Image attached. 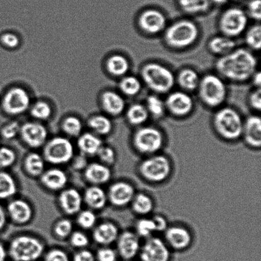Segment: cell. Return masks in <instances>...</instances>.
Segmentation results:
<instances>
[{"mask_svg": "<svg viewBox=\"0 0 261 261\" xmlns=\"http://www.w3.org/2000/svg\"><path fill=\"white\" fill-rule=\"evenodd\" d=\"M201 79L198 73L193 69L185 68L178 73L176 81L181 89L186 91L198 89Z\"/></svg>", "mask_w": 261, "mask_h": 261, "instance_id": "cell-32", "label": "cell"}, {"mask_svg": "<svg viewBox=\"0 0 261 261\" xmlns=\"http://www.w3.org/2000/svg\"><path fill=\"white\" fill-rule=\"evenodd\" d=\"M102 107L107 114L118 116L124 112L126 103L123 98L116 92L107 91L101 97Z\"/></svg>", "mask_w": 261, "mask_h": 261, "instance_id": "cell-25", "label": "cell"}, {"mask_svg": "<svg viewBox=\"0 0 261 261\" xmlns=\"http://www.w3.org/2000/svg\"><path fill=\"white\" fill-rule=\"evenodd\" d=\"M43 251L44 245L40 240L20 235L10 242L9 254L14 261H35L42 256Z\"/></svg>", "mask_w": 261, "mask_h": 261, "instance_id": "cell-8", "label": "cell"}, {"mask_svg": "<svg viewBox=\"0 0 261 261\" xmlns=\"http://www.w3.org/2000/svg\"><path fill=\"white\" fill-rule=\"evenodd\" d=\"M7 222V214L4 207L0 205V231L4 228Z\"/></svg>", "mask_w": 261, "mask_h": 261, "instance_id": "cell-56", "label": "cell"}, {"mask_svg": "<svg viewBox=\"0 0 261 261\" xmlns=\"http://www.w3.org/2000/svg\"><path fill=\"white\" fill-rule=\"evenodd\" d=\"M141 261H170V249L165 240L152 237L146 239L139 252Z\"/></svg>", "mask_w": 261, "mask_h": 261, "instance_id": "cell-12", "label": "cell"}, {"mask_svg": "<svg viewBox=\"0 0 261 261\" xmlns=\"http://www.w3.org/2000/svg\"><path fill=\"white\" fill-rule=\"evenodd\" d=\"M16 160V153L11 148L0 147V170L10 167Z\"/></svg>", "mask_w": 261, "mask_h": 261, "instance_id": "cell-44", "label": "cell"}, {"mask_svg": "<svg viewBox=\"0 0 261 261\" xmlns=\"http://www.w3.org/2000/svg\"><path fill=\"white\" fill-rule=\"evenodd\" d=\"M107 70L111 75L124 76L129 70V61L124 56L114 55L109 57L106 63Z\"/></svg>", "mask_w": 261, "mask_h": 261, "instance_id": "cell-30", "label": "cell"}, {"mask_svg": "<svg viewBox=\"0 0 261 261\" xmlns=\"http://www.w3.org/2000/svg\"><path fill=\"white\" fill-rule=\"evenodd\" d=\"M0 40L3 45L9 48H16L20 44L19 37L11 33H7L2 35Z\"/></svg>", "mask_w": 261, "mask_h": 261, "instance_id": "cell-52", "label": "cell"}, {"mask_svg": "<svg viewBox=\"0 0 261 261\" xmlns=\"http://www.w3.org/2000/svg\"><path fill=\"white\" fill-rule=\"evenodd\" d=\"M245 42L253 50H259L261 46V27L259 24L254 25L247 31Z\"/></svg>", "mask_w": 261, "mask_h": 261, "instance_id": "cell-42", "label": "cell"}, {"mask_svg": "<svg viewBox=\"0 0 261 261\" xmlns=\"http://www.w3.org/2000/svg\"><path fill=\"white\" fill-rule=\"evenodd\" d=\"M58 201L61 210L66 214L73 216L81 211L83 198L78 190L69 188L61 192Z\"/></svg>", "mask_w": 261, "mask_h": 261, "instance_id": "cell-20", "label": "cell"}, {"mask_svg": "<svg viewBox=\"0 0 261 261\" xmlns=\"http://www.w3.org/2000/svg\"><path fill=\"white\" fill-rule=\"evenodd\" d=\"M253 84L257 88H260L261 86V75L259 71H255L252 76Z\"/></svg>", "mask_w": 261, "mask_h": 261, "instance_id": "cell-57", "label": "cell"}, {"mask_svg": "<svg viewBox=\"0 0 261 261\" xmlns=\"http://www.w3.org/2000/svg\"><path fill=\"white\" fill-rule=\"evenodd\" d=\"M179 7L189 14H198L208 11L211 0H177Z\"/></svg>", "mask_w": 261, "mask_h": 261, "instance_id": "cell-36", "label": "cell"}, {"mask_svg": "<svg viewBox=\"0 0 261 261\" xmlns=\"http://www.w3.org/2000/svg\"><path fill=\"white\" fill-rule=\"evenodd\" d=\"M88 126L96 135H107L113 129L111 119L103 115H96L89 119Z\"/></svg>", "mask_w": 261, "mask_h": 261, "instance_id": "cell-35", "label": "cell"}, {"mask_svg": "<svg viewBox=\"0 0 261 261\" xmlns=\"http://www.w3.org/2000/svg\"><path fill=\"white\" fill-rule=\"evenodd\" d=\"M228 0H211V2L214 3L217 5H224L227 2Z\"/></svg>", "mask_w": 261, "mask_h": 261, "instance_id": "cell-59", "label": "cell"}, {"mask_svg": "<svg viewBox=\"0 0 261 261\" xmlns=\"http://www.w3.org/2000/svg\"><path fill=\"white\" fill-rule=\"evenodd\" d=\"M242 137L247 146L253 149L261 147V120L260 117L252 116L244 122Z\"/></svg>", "mask_w": 261, "mask_h": 261, "instance_id": "cell-19", "label": "cell"}, {"mask_svg": "<svg viewBox=\"0 0 261 261\" xmlns=\"http://www.w3.org/2000/svg\"><path fill=\"white\" fill-rule=\"evenodd\" d=\"M96 155L101 163L105 165L111 166L116 162V153L114 148L108 146L102 145Z\"/></svg>", "mask_w": 261, "mask_h": 261, "instance_id": "cell-46", "label": "cell"}, {"mask_svg": "<svg viewBox=\"0 0 261 261\" xmlns=\"http://www.w3.org/2000/svg\"><path fill=\"white\" fill-rule=\"evenodd\" d=\"M73 155L72 143L65 137L53 138L43 145V158L53 165H65L72 160Z\"/></svg>", "mask_w": 261, "mask_h": 261, "instance_id": "cell-9", "label": "cell"}, {"mask_svg": "<svg viewBox=\"0 0 261 261\" xmlns=\"http://www.w3.org/2000/svg\"><path fill=\"white\" fill-rule=\"evenodd\" d=\"M118 255L116 250L106 246L98 250L96 259L98 261H117Z\"/></svg>", "mask_w": 261, "mask_h": 261, "instance_id": "cell-48", "label": "cell"}, {"mask_svg": "<svg viewBox=\"0 0 261 261\" xmlns=\"http://www.w3.org/2000/svg\"><path fill=\"white\" fill-rule=\"evenodd\" d=\"M119 235L118 227L111 222H106L99 224L93 232L94 242L105 247L109 246L116 242Z\"/></svg>", "mask_w": 261, "mask_h": 261, "instance_id": "cell-23", "label": "cell"}, {"mask_svg": "<svg viewBox=\"0 0 261 261\" xmlns=\"http://www.w3.org/2000/svg\"><path fill=\"white\" fill-rule=\"evenodd\" d=\"M213 126L222 139L234 142L242 137L244 122L239 112L230 107H225L214 115Z\"/></svg>", "mask_w": 261, "mask_h": 261, "instance_id": "cell-4", "label": "cell"}, {"mask_svg": "<svg viewBox=\"0 0 261 261\" xmlns=\"http://www.w3.org/2000/svg\"><path fill=\"white\" fill-rule=\"evenodd\" d=\"M136 193L135 187L126 181L112 184L107 192V199L112 205L122 208L132 203Z\"/></svg>", "mask_w": 261, "mask_h": 261, "instance_id": "cell-15", "label": "cell"}, {"mask_svg": "<svg viewBox=\"0 0 261 261\" xmlns=\"http://www.w3.org/2000/svg\"><path fill=\"white\" fill-rule=\"evenodd\" d=\"M165 138L161 130L153 126H142L135 130L132 145L139 154L145 157L160 153L165 145Z\"/></svg>", "mask_w": 261, "mask_h": 261, "instance_id": "cell-6", "label": "cell"}, {"mask_svg": "<svg viewBox=\"0 0 261 261\" xmlns=\"http://www.w3.org/2000/svg\"><path fill=\"white\" fill-rule=\"evenodd\" d=\"M83 199L89 208L98 211L103 208L108 201L106 192L97 186H92L87 189Z\"/></svg>", "mask_w": 261, "mask_h": 261, "instance_id": "cell-26", "label": "cell"}, {"mask_svg": "<svg viewBox=\"0 0 261 261\" xmlns=\"http://www.w3.org/2000/svg\"><path fill=\"white\" fill-rule=\"evenodd\" d=\"M249 102L250 107L255 111H260L261 109V90L257 88L249 96Z\"/></svg>", "mask_w": 261, "mask_h": 261, "instance_id": "cell-53", "label": "cell"}, {"mask_svg": "<svg viewBox=\"0 0 261 261\" xmlns=\"http://www.w3.org/2000/svg\"><path fill=\"white\" fill-rule=\"evenodd\" d=\"M40 177L42 185L53 191L63 189L68 182L67 175L60 168H50L44 171Z\"/></svg>", "mask_w": 261, "mask_h": 261, "instance_id": "cell-24", "label": "cell"}, {"mask_svg": "<svg viewBox=\"0 0 261 261\" xmlns=\"http://www.w3.org/2000/svg\"><path fill=\"white\" fill-rule=\"evenodd\" d=\"M165 103L166 109L176 117L188 116L194 108V101L191 96L183 91H175L170 93Z\"/></svg>", "mask_w": 261, "mask_h": 261, "instance_id": "cell-16", "label": "cell"}, {"mask_svg": "<svg viewBox=\"0 0 261 261\" xmlns=\"http://www.w3.org/2000/svg\"><path fill=\"white\" fill-rule=\"evenodd\" d=\"M116 242L117 254L122 259L132 260L139 254L140 239L134 231L122 232L119 234Z\"/></svg>", "mask_w": 261, "mask_h": 261, "instance_id": "cell-18", "label": "cell"}, {"mask_svg": "<svg viewBox=\"0 0 261 261\" xmlns=\"http://www.w3.org/2000/svg\"><path fill=\"white\" fill-rule=\"evenodd\" d=\"M248 15L253 19L260 21L261 19V1L252 0L248 5Z\"/></svg>", "mask_w": 261, "mask_h": 261, "instance_id": "cell-51", "label": "cell"}, {"mask_svg": "<svg viewBox=\"0 0 261 261\" xmlns=\"http://www.w3.org/2000/svg\"><path fill=\"white\" fill-rule=\"evenodd\" d=\"M145 107L149 115L155 118H161L165 114L166 110L165 102L153 94L147 97Z\"/></svg>", "mask_w": 261, "mask_h": 261, "instance_id": "cell-39", "label": "cell"}, {"mask_svg": "<svg viewBox=\"0 0 261 261\" xmlns=\"http://www.w3.org/2000/svg\"><path fill=\"white\" fill-rule=\"evenodd\" d=\"M102 145L101 140L94 133H85L79 137L78 148L83 154L95 155Z\"/></svg>", "mask_w": 261, "mask_h": 261, "instance_id": "cell-27", "label": "cell"}, {"mask_svg": "<svg viewBox=\"0 0 261 261\" xmlns=\"http://www.w3.org/2000/svg\"><path fill=\"white\" fill-rule=\"evenodd\" d=\"M257 61L252 53L245 48H238L217 61L216 68L220 75L235 83H243L251 79L256 71Z\"/></svg>", "mask_w": 261, "mask_h": 261, "instance_id": "cell-1", "label": "cell"}, {"mask_svg": "<svg viewBox=\"0 0 261 261\" xmlns=\"http://www.w3.org/2000/svg\"><path fill=\"white\" fill-rule=\"evenodd\" d=\"M236 43L226 36H217L212 38L208 43V49L214 55L224 56L235 49Z\"/></svg>", "mask_w": 261, "mask_h": 261, "instance_id": "cell-29", "label": "cell"}, {"mask_svg": "<svg viewBox=\"0 0 261 261\" xmlns=\"http://www.w3.org/2000/svg\"><path fill=\"white\" fill-rule=\"evenodd\" d=\"M31 99L24 89L15 87L9 89L3 98L2 109L10 116L22 114L30 108Z\"/></svg>", "mask_w": 261, "mask_h": 261, "instance_id": "cell-11", "label": "cell"}, {"mask_svg": "<svg viewBox=\"0 0 261 261\" xmlns=\"http://www.w3.org/2000/svg\"><path fill=\"white\" fill-rule=\"evenodd\" d=\"M149 113L145 106L135 103L129 107L126 112V119L133 126H141L147 122Z\"/></svg>", "mask_w": 261, "mask_h": 261, "instance_id": "cell-33", "label": "cell"}, {"mask_svg": "<svg viewBox=\"0 0 261 261\" xmlns=\"http://www.w3.org/2000/svg\"><path fill=\"white\" fill-rule=\"evenodd\" d=\"M119 88L125 95L133 97L140 93L142 89V83L135 76H126L120 82Z\"/></svg>", "mask_w": 261, "mask_h": 261, "instance_id": "cell-38", "label": "cell"}, {"mask_svg": "<svg viewBox=\"0 0 261 261\" xmlns=\"http://www.w3.org/2000/svg\"><path fill=\"white\" fill-rule=\"evenodd\" d=\"M127 261H132V260H127Z\"/></svg>", "mask_w": 261, "mask_h": 261, "instance_id": "cell-60", "label": "cell"}, {"mask_svg": "<svg viewBox=\"0 0 261 261\" xmlns=\"http://www.w3.org/2000/svg\"><path fill=\"white\" fill-rule=\"evenodd\" d=\"M24 168L28 175L33 177L40 176L44 171V159L38 153H29L24 159Z\"/></svg>", "mask_w": 261, "mask_h": 261, "instance_id": "cell-31", "label": "cell"}, {"mask_svg": "<svg viewBox=\"0 0 261 261\" xmlns=\"http://www.w3.org/2000/svg\"><path fill=\"white\" fill-rule=\"evenodd\" d=\"M248 24V16L244 10L239 8H230L222 13L219 21L220 31L223 35L232 38L239 37Z\"/></svg>", "mask_w": 261, "mask_h": 261, "instance_id": "cell-10", "label": "cell"}, {"mask_svg": "<svg viewBox=\"0 0 261 261\" xmlns=\"http://www.w3.org/2000/svg\"><path fill=\"white\" fill-rule=\"evenodd\" d=\"M7 251L4 245L0 242V261H5L7 258Z\"/></svg>", "mask_w": 261, "mask_h": 261, "instance_id": "cell-58", "label": "cell"}, {"mask_svg": "<svg viewBox=\"0 0 261 261\" xmlns=\"http://www.w3.org/2000/svg\"><path fill=\"white\" fill-rule=\"evenodd\" d=\"M84 176L92 185L98 186L111 180L112 171L108 166L103 164L92 163L87 166L84 171Z\"/></svg>", "mask_w": 261, "mask_h": 261, "instance_id": "cell-22", "label": "cell"}, {"mask_svg": "<svg viewBox=\"0 0 261 261\" xmlns=\"http://www.w3.org/2000/svg\"><path fill=\"white\" fill-rule=\"evenodd\" d=\"M19 134L23 142L33 148H38L47 142L48 132L43 124L27 122L20 126Z\"/></svg>", "mask_w": 261, "mask_h": 261, "instance_id": "cell-17", "label": "cell"}, {"mask_svg": "<svg viewBox=\"0 0 261 261\" xmlns=\"http://www.w3.org/2000/svg\"><path fill=\"white\" fill-rule=\"evenodd\" d=\"M143 83L150 90L158 94H165L173 89L175 77L172 71L158 63H148L140 70Z\"/></svg>", "mask_w": 261, "mask_h": 261, "instance_id": "cell-3", "label": "cell"}, {"mask_svg": "<svg viewBox=\"0 0 261 261\" xmlns=\"http://www.w3.org/2000/svg\"><path fill=\"white\" fill-rule=\"evenodd\" d=\"M76 222L82 228L89 229L93 228L96 223L97 217L96 214L90 210L80 211L78 213Z\"/></svg>", "mask_w": 261, "mask_h": 261, "instance_id": "cell-43", "label": "cell"}, {"mask_svg": "<svg viewBox=\"0 0 261 261\" xmlns=\"http://www.w3.org/2000/svg\"><path fill=\"white\" fill-rule=\"evenodd\" d=\"M130 204L133 212L140 217L152 213L155 206L152 197L144 193H136Z\"/></svg>", "mask_w": 261, "mask_h": 261, "instance_id": "cell-28", "label": "cell"}, {"mask_svg": "<svg viewBox=\"0 0 261 261\" xmlns=\"http://www.w3.org/2000/svg\"><path fill=\"white\" fill-rule=\"evenodd\" d=\"M17 191V184L12 176L0 170V200L11 198Z\"/></svg>", "mask_w": 261, "mask_h": 261, "instance_id": "cell-34", "label": "cell"}, {"mask_svg": "<svg viewBox=\"0 0 261 261\" xmlns=\"http://www.w3.org/2000/svg\"><path fill=\"white\" fill-rule=\"evenodd\" d=\"M173 167L170 159L160 153L147 156L138 165L139 175L152 184L165 182L170 177Z\"/></svg>", "mask_w": 261, "mask_h": 261, "instance_id": "cell-2", "label": "cell"}, {"mask_svg": "<svg viewBox=\"0 0 261 261\" xmlns=\"http://www.w3.org/2000/svg\"><path fill=\"white\" fill-rule=\"evenodd\" d=\"M164 234L165 242L169 248L176 251L188 249L193 243V234L189 229L181 225L169 226Z\"/></svg>", "mask_w": 261, "mask_h": 261, "instance_id": "cell-13", "label": "cell"}, {"mask_svg": "<svg viewBox=\"0 0 261 261\" xmlns=\"http://www.w3.org/2000/svg\"><path fill=\"white\" fill-rule=\"evenodd\" d=\"M83 128L81 120L75 116L66 117L62 123L63 132L71 137H79L81 135Z\"/></svg>", "mask_w": 261, "mask_h": 261, "instance_id": "cell-40", "label": "cell"}, {"mask_svg": "<svg viewBox=\"0 0 261 261\" xmlns=\"http://www.w3.org/2000/svg\"><path fill=\"white\" fill-rule=\"evenodd\" d=\"M152 217L153 221L155 222L157 232H165L169 226L167 219L163 216L162 215L160 214H156Z\"/></svg>", "mask_w": 261, "mask_h": 261, "instance_id": "cell-54", "label": "cell"}, {"mask_svg": "<svg viewBox=\"0 0 261 261\" xmlns=\"http://www.w3.org/2000/svg\"><path fill=\"white\" fill-rule=\"evenodd\" d=\"M140 29L146 34L154 35L165 29V15L157 9H147L141 13L138 19Z\"/></svg>", "mask_w": 261, "mask_h": 261, "instance_id": "cell-14", "label": "cell"}, {"mask_svg": "<svg viewBox=\"0 0 261 261\" xmlns=\"http://www.w3.org/2000/svg\"><path fill=\"white\" fill-rule=\"evenodd\" d=\"M56 236L61 239L70 237L73 231V224L67 219H61L56 222L54 228Z\"/></svg>", "mask_w": 261, "mask_h": 261, "instance_id": "cell-45", "label": "cell"}, {"mask_svg": "<svg viewBox=\"0 0 261 261\" xmlns=\"http://www.w3.org/2000/svg\"><path fill=\"white\" fill-rule=\"evenodd\" d=\"M198 90L201 101L211 108L221 106L226 100V86L221 78L213 74H208L201 79Z\"/></svg>", "mask_w": 261, "mask_h": 261, "instance_id": "cell-7", "label": "cell"}, {"mask_svg": "<svg viewBox=\"0 0 261 261\" xmlns=\"http://www.w3.org/2000/svg\"><path fill=\"white\" fill-rule=\"evenodd\" d=\"M44 261H70L68 255L63 250L52 249L45 255Z\"/></svg>", "mask_w": 261, "mask_h": 261, "instance_id": "cell-50", "label": "cell"}, {"mask_svg": "<svg viewBox=\"0 0 261 261\" xmlns=\"http://www.w3.org/2000/svg\"><path fill=\"white\" fill-rule=\"evenodd\" d=\"M135 232L140 239H147L157 232L152 217H142L136 222Z\"/></svg>", "mask_w": 261, "mask_h": 261, "instance_id": "cell-37", "label": "cell"}, {"mask_svg": "<svg viewBox=\"0 0 261 261\" xmlns=\"http://www.w3.org/2000/svg\"><path fill=\"white\" fill-rule=\"evenodd\" d=\"M53 114V110L47 102L38 101L31 107V115L35 119L45 121L49 119Z\"/></svg>", "mask_w": 261, "mask_h": 261, "instance_id": "cell-41", "label": "cell"}, {"mask_svg": "<svg viewBox=\"0 0 261 261\" xmlns=\"http://www.w3.org/2000/svg\"><path fill=\"white\" fill-rule=\"evenodd\" d=\"M199 34L195 23L191 20L181 19L173 23L165 30L164 40L168 47L181 49L193 45Z\"/></svg>", "mask_w": 261, "mask_h": 261, "instance_id": "cell-5", "label": "cell"}, {"mask_svg": "<svg viewBox=\"0 0 261 261\" xmlns=\"http://www.w3.org/2000/svg\"><path fill=\"white\" fill-rule=\"evenodd\" d=\"M20 126L16 121L10 122L5 124L0 130V135L5 140H11L19 134Z\"/></svg>", "mask_w": 261, "mask_h": 261, "instance_id": "cell-47", "label": "cell"}, {"mask_svg": "<svg viewBox=\"0 0 261 261\" xmlns=\"http://www.w3.org/2000/svg\"><path fill=\"white\" fill-rule=\"evenodd\" d=\"M73 261H96V257L90 250H81L74 255Z\"/></svg>", "mask_w": 261, "mask_h": 261, "instance_id": "cell-55", "label": "cell"}, {"mask_svg": "<svg viewBox=\"0 0 261 261\" xmlns=\"http://www.w3.org/2000/svg\"><path fill=\"white\" fill-rule=\"evenodd\" d=\"M7 213L14 223L24 225L28 223L33 217V210L28 202L22 199H15L7 206Z\"/></svg>", "mask_w": 261, "mask_h": 261, "instance_id": "cell-21", "label": "cell"}, {"mask_svg": "<svg viewBox=\"0 0 261 261\" xmlns=\"http://www.w3.org/2000/svg\"><path fill=\"white\" fill-rule=\"evenodd\" d=\"M70 242L71 246L79 248V249H83L88 246L89 244L88 237L81 231L72 232L70 235Z\"/></svg>", "mask_w": 261, "mask_h": 261, "instance_id": "cell-49", "label": "cell"}]
</instances>
